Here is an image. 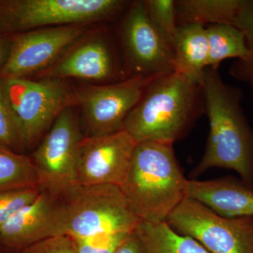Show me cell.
<instances>
[{
    "label": "cell",
    "instance_id": "cell-1",
    "mask_svg": "<svg viewBox=\"0 0 253 253\" xmlns=\"http://www.w3.org/2000/svg\"><path fill=\"white\" fill-rule=\"evenodd\" d=\"M202 89L210 131L204 156L190 176L194 179L212 168L233 169L253 188V129L241 106L242 90L211 67L205 69Z\"/></svg>",
    "mask_w": 253,
    "mask_h": 253
},
{
    "label": "cell",
    "instance_id": "cell-2",
    "mask_svg": "<svg viewBox=\"0 0 253 253\" xmlns=\"http://www.w3.org/2000/svg\"><path fill=\"white\" fill-rule=\"evenodd\" d=\"M203 115L202 81L172 71L146 86L123 129L136 143H174L185 138Z\"/></svg>",
    "mask_w": 253,
    "mask_h": 253
},
{
    "label": "cell",
    "instance_id": "cell-3",
    "mask_svg": "<svg viewBox=\"0 0 253 253\" xmlns=\"http://www.w3.org/2000/svg\"><path fill=\"white\" fill-rule=\"evenodd\" d=\"M174 143H136L130 166L120 189L141 221H166L187 198L189 179L183 174L174 154Z\"/></svg>",
    "mask_w": 253,
    "mask_h": 253
},
{
    "label": "cell",
    "instance_id": "cell-4",
    "mask_svg": "<svg viewBox=\"0 0 253 253\" xmlns=\"http://www.w3.org/2000/svg\"><path fill=\"white\" fill-rule=\"evenodd\" d=\"M131 2L125 0H0V35L113 21L121 17Z\"/></svg>",
    "mask_w": 253,
    "mask_h": 253
},
{
    "label": "cell",
    "instance_id": "cell-5",
    "mask_svg": "<svg viewBox=\"0 0 253 253\" xmlns=\"http://www.w3.org/2000/svg\"><path fill=\"white\" fill-rule=\"evenodd\" d=\"M61 199L71 238L133 232L141 221L118 186H75Z\"/></svg>",
    "mask_w": 253,
    "mask_h": 253
},
{
    "label": "cell",
    "instance_id": "cell-6",
    "mask_svg": "<svg viewBox=\"0 0 253 253\" xmlns=\"http://www.w3.org/2000/svg\"><path fill=\"white\" fill-rule=\"evenodd\" d=\"M26 148L36 146L63 110L74 104L66 80L1 78Z\"/></svg>",
    "mask_w": 253,
    "mask_h": 253
},
{
    "label": "cell",
    "instance_id": "cell-7",
    "mask_svg": "<svg viewBox=\"0 0 253 253\" xmlns=\"http://www.w3.org/2000/svg\"><path fill=\"white\" fill-rule=\"evenodd\" d=\"M116 36L125 80L174 71L172 46L150 21L143 0L131 2L121 17Z\"/></svg>",
    "mask_w": 253,
    "mask_h": 253
},
{
    "label": "cell",
    "instance_id": "cell-8",
    "mask_svg": "<svg viewBox=\"0 0 253 253\" xmlns=\"http://www.w3.org/2000/svg\"><path fill=\"white\" fill-rule=\"evenodd\" d=\"M166 221L211 253H253V216L221 217L199 201L186 198Z\"/></svg>",
    "mask_w": 253,
    "mask_h": 253
},
{
    "label": "cell",
    "instance_id": "cell-9",
    "mask_svg": "<svg viewBox=\"0 0 253 253\" xmlns=\"http://www.w3.org/2000/svg\"><path fill=\"white\" fill-rule=\"evenodd\" d=\"M84 136L72 106L60 113L31 157L41 191L62 198L76 186L75 165Z\"/></svg>",
    "mask_w": 253,
    "mask_h": 253
},
{
    "label": "cell",
    "instance_id": "cell-10",
    "mask_svg": "<svg viewBox=\"0 0 253 253\" xmlns=\"http://www.w3.org/2000/svg\"><path fill=\"white\" fill-rule=\"evenodd\" d=\"M159 76L127 78L75 91L74 104L81 108L86 136L107 135L123 130L126 118L145 88Z\"/></svg>",
    "mask_w": 253,
    "mask_h": 253
},
{
    "label": "cell",
    "instance_id": "cell-11",
    "mask_svg": "<svg viewBox=\"0 0 253 253\" xmlns=\"http://www.w3.org/2000/svg\"><path fill=\"white\" fill-rule=\"evenodd\" d=\"M84 26L41 28L14 35L8 59L0 78H28L51 67L83 38Z\"/></svg>",
    "mask_w": 253,
    "mask_h": 253
},
{
    "label": "cell",
    "instance_id": "cell-12",
    "mask_svg": "<svg viewBox=\"0 0 253 253\" xmlns=\"http://www.w3.org/2000/svg\"><path fill=\"white\" fill-rule=\"evenodd\" d=\"M136 144L125 129L107 135L84 136L76 155V186H121Z\"/></svg>",
    "mask_w": 253,
    "mask_h": 253
},
{
    "label": "cell",
    "instance_id": "cell-13",
    "mask_svg": "<svg viewBox=\"0 0 253 253\" xmlns=\"http://www.w3.org/2000/svg\"><path fill=\"white\" fill-rule=\"evenodd\" d=\"M39 77L76 78L104 84L125 80L122 60L105 34L82 38Z\"/></svg>",
    "mask_w": 253,
    "mask_h": 253
},
{
    "label": "cell",
    "instance_id": "cell-14",
    "mask_svg": "<svg viewBox=\"0 0 253 253\" xmlns=\"http://www.w3.org/2000/svg\"><path fill=\"white\" fill-rule=\"evenodd\" d=\"M66 235V213L61 198L41 191L0 229V245L14 253L50 238Z\"/></svg>",
    "mask_w": 253,
    "mask_h": 253
},
{
    "label": "cell",
    "instance_id": "cell-15",
    "mask_svg": "<svg viewBox=\"0 0 253 253\" xmlns=\"http://www.w3.org/2000/svg\"><path fill=\"white\" fill-rule=\"evenodd\" d=\"M187 198L199 201L221 217L253 216V188L235 176L206 181L189 179Z\"/></svg>",
    "mask_w": 253,
    "mask_h": 253
},
{
    "label": "cell",
    "instance_id": "cell-16",
    "mask_svg": "<svg viewBox=\"0 0 253 253\" xmlns=\"http://www.w3.org/2000/svg\"><path fill=\"white\" fill-rule=\"evenodd\" d=\"M172 48L174 71L202 81L209 54L206 26H178Z\"/></svg>",
    "mask_w": 253,
    "mask_h": 253
},
{
    "label": "cell",
    "instance_id": "cell-17",
    "mask_svg": "<svg viewBox=\"0 0 253 253\" xmlns=\"http://www.w3.org/2000/svg\"><path fill=\"white\" fill-rule=\"evenodd\" d=\"M134 231L144 253H211L194 238L176 232L166 221H141Z\"/></svg>",
    "mask_w": 253,
    "mask_h": 253
},
{
    "label": "cell",
    "instance_id": "cell-18",
    "mask_svg": "<svg viewBox=\"0 0 253 253\" xmlns=\"http://www.w3.org/2000/svg\"><path fill=\"white\" fill-rule=\"evenodd\" d=\"M241 0H176L178 26L229 23L234 25Z\"/></svg>",
    "mask_w": 253,
    "mask_h": 253
},
{
    "label": "cell",
    "instance_id": "cell-19",
    "mask_svg": "<svg viewBox=\"0 0 253 253\" xmlns=\"http://www.w3.org/2000/svg\"><path fill=\"white\" fill-rule=\"evenodd\" d=\"M206 31L209 48L208 67L218 70L224 60L247 59L249 51L246 37L235 26L229 23L210 25Z\"/></svg>",
    "mask_w": 253,
    "mask_h": 253
},
{
    "label": "cell",
    "instance_id": "cell-20",
    "mask_svg": "<svg viewBox=\"0 0 253 253\" xmlns=\"http://www.w3.org/2000/svg\"><path fill=\"white\" fill-rule=\"evenodd\" d=\"M31 188H39L31 157L0 144V192Z\"/></svg>",
    "mask_w": 253,
    "mask_h": 253
},
{
    "label": "cell",
    "instance_id": "cell-21",
    "mask_svg": "<svg viewBox=\"0 0 253 253\" xmlns=\"http://www.w3.org/2000/svg\"><path fill=\"white\" fill-rule=\"evenodd\" d=\"M234 26L244 33L249 54L246 60L233 63L230 73L236 79L250 83L253 79V0H241Z\"/></svg>",
    "mask_w": 253,
    "mask_h": 253
},
{
    "label": "cell",
    "instance_id": "cell-22",
    "mask_svg": "<svg viewBox=\"0 0 253 253\" xmlns=\"http://www.w3.org/2000/svg\"><path fill=\"white\" fill-rule=\"evenodd\" d=\"M143 3L154 27L172 46L178 28L176 0H143Z\"/></svg>",
    "mask_w": 253,
    "mask_h": 253
},
{
    "label": "cell",
    "instance_id": "cell-23",
    "mask_svg": "<svg viewBox=\"0 0 253 253\" xmlns=\"http://www.w3.org/2000/svg\"><path fill=\"white\" fill-rule=\"evenodd\" d=\"M0 144L18 154L27 150L21 129L10 106L2 81L0 78Z\"/></svg>",
    "mask_w": 253,
    "mask_h": 253
},
{
    "label": "cell",
    "instance_id": "cell-24",
    "mask_svg": "<svg viewBox=\"0 0 253 253\" xmlns=\"http://www.w3.org/2000/svg\"><path fill=\"white\" fill-rule=\"evenodd\" d=\"M132 232L72 238L76 253H115Z\"/></svg>",
    "mask_w": 253,
    "mask_h": 253
},
{
    "label": "cell",
    "instance_id": "cell-25",
    "mask_svg": "<svg viewBox=\"0 0 253 253\" xmlns=\"http://www.w3.org/2000/svg\"><path fill=\"white\" fill-rule=\"evenodd\" d=\"M41 190L31 188L0 192V229L25 206L38 197Z\"/></svg>",
    "mask_w": 253,
    "mask_h": 253
},
{
    "label": "cell",
    "instance_id": "cell-26",
    "mask_svg": "<svg viewBox=\"0 0 253 253\" xmlns=\"http://www.w3.org/2000/svg\"><path fill=\"white\" fill-rule=\"evenodd\" d=\"M17 253H76L72 238L68 235L44 240Z\"/></svg>",
    "mask_w": 253,
    "mask_h": 253
},
{
    "label": "cell",
    "instance_id": "cell-27",
    "mask_svg": "<svg viewBox=\"0 0 253 253\" xmlns=\"http://www.w3.org/2000/svg\"><path fill=\"white\" fill-rule=\"evenodd\" d=\"M115 253H144L142 245L135 231L126 238L121 247Z\"/></svg>",
    "mask_w": 253,
    "mask_h": 253
},
{
    "label": "cell",
    "instance_id": "cell-28",
    "mask_svg": "<svg viewBox=\"0 0 253 253\" xmlns=\"http://www.w3.org/2000/svg\"><path fill=\"white\" fill-rule=\"evenodd\" d=\"M11 46L10 38H5V36L0 35V71L4 67L8 59Z\"/></svg>",
    "mask_w": 253,
    "mask_h": 253
},
{
    "label": "cell",
    "instance_id": "cell-29",
    "mask_svg": "<svg viewBox=\"0 0 253 253\" xmlns=\"http://www.w3.org/2000/svg\"><path fill=\"white\" fill-rule=\"evenodd\" d=\"M0 253H14L0 245Z\"/></svg>",
    "mask_w": 253,
    "mask_h": 253
},
{
    "label": "cell",
    "instance_id": "cell-30",
    "mask_svg": "<svg viewBox=\"0 0 253 253\" xmlns=\"http://www.w3.org/2000/svg\"><path fill=\"white\" fill-rule=\"evenodd\" d=\"M250 84H251V89H252V92L253 95V79L250 81Z\"/></svg>",
    "mask_w": 253,
    "mask_h": 253
}]
</instances>
